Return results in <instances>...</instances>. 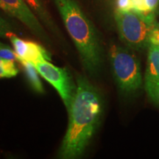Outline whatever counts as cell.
I'll use <instances>...</instances> for the list:
<instances>
[{
  "mask_svg": "<svg viewBox=\"0 0 159 159\" xmlns=\"http://www.w3.org/2000/svg\"><path fill=\"white\" fill-rule=\"evenodd\" d=\"M76 91L68 110V128L58 151L63 159H75L85 152L98 128L103 102L96 87L82 75L76 77Z\"/></svg>",
  "mask_w": 159,
  "mask_h": 159,
  "instance_id": "6da1fadb",
  "label": "cell"
},
{
  "mask_svg": "<svg viewBox=\"0 0 159 159\" xmlns=\"http://www.w3.org/2000/svg\"><path fill=\"white\" fill-rule=\"evenodd\" d=\"M65 27L89 74L96 75L102 64V47L97 32L76 0H53Z\"/></svg>",
  "mask_w": 159,
  "mask_h": 159,
  "instance_id": "7a4b0ae2",
  "label": "cell"
},
{
  "mask_svg": "<svg viewBox=\"0 0 159 159\" xmlns=\"http://www.w3.org/2000/svg\"><path fill=\"white\" fill-rule=\"evenodd\" d=\"M114 17L119 36L127 47L140 51L150 45V33L157 24L154 13L144 15L134 9L116 10Z\"/></svg>",
  "mask_w": 159,
  "mask_h": 159,
  "instance_id": "3957f363",
  "label": "cell"
},
{
  "mask_svg": "<svg viewBox=\"0 0 159 159\" xmlns=\"http://www.w3.org/2000/svg\"><path fill=\"white\" fill-rule=\"evenodd\" d=\"M113 76L123 94H134L142 85V75L139 59L128 49L113 44L109 49Z\"/></svg>",
  "mask_w": 159,
  "mask_h": 159,
  "instance_id": "277c9868",
  "label": "cell"
},
{
  "mask_svg": "<svg viewBox=\"0 0 159 159\" xmlns=\"http://www.w3.org/2000/svg\"><path fill=\"white\" fill-rule=\"evenodd\" d=\"M33 65L39 75L56 89L68 111L72 102L77 86L68 69L56 66L47 60L38 61Z\"/></svg>",
  "mask_w": 159,
  "mask_h": 159,
  "instance_id": "5b68a950",
  "label": "cell"
},
{
  "mask_svg": "<svg viewBox=\"0 0 159 159\" xmlns=\"http://www.w3.org/2000/svg\"><path fill=\"white\" fill-rule=\"evenodd\" d=\"M0 7L16 18L46 45L50 47L52 41L42 25L24 0H0Z\"/></svg>",
  "mask_w": 159,
  "mask_h": 159,
  "instance_id": "8992f818",
  "label": "cell"
},
{
  "mask_svg": "<svg viewBox=\"0 0 159 159\" xmlns=\"http://www.w3.org/2000/svg\"><path fill=\"white\" fill-rule=\"evenodd\" d=\"M7 39H10L13 45L19 62L27 61L34 63L38 61L51 60L48 52L36 42L21 39L14 33H9Z\"/></svg>",
  "mask_w": 159,
  "mask_h": 159,
  "instance_id": "52a82bcc",
  "label": "cell"
},
{
  "mask_svg": "<svg viewBox=\"0 0 159 159\" xmlns=\"http://www.w3.org/2000/svg\"><path fill=\"white\" fill-rule=\"evenodd\" d=\"M144 88L151 100L159 104V46H149Z\"/></svg>",
  "mask_w": 159,
  "mask_h": 159,
  "instance_id": "ba28073f",
  "label": "cell"
},
{
  "mask_svg": "<svg viewBox=\"0 0 159 159\" xmlns=\"http://www.w3.org/2000/svg\"><path fill=\"white\" fill-rule=\"evenodd\" d=\"M24 1L27 3L38 19L49 30V31H51L56 37L63 40L61 31L46 8L43 0H24Z\"/></svg>",
  "mask_w": 159,
  "mask_h": 159,
  "instance_id": "9c48e42d",
  "label": "cell"
},
{
  "mask_svg": "<svg viewBox=\"0 0 159 159\" xmlns=\"http://www.w3.org/2000/svg\"><path fill=\"white\" fill-rule=\"evenodd\" d=\"M19 63L22 65L25 77L32 89L39 94H43L44 89L39 77V73L33 63L27 61H19Z\"/></svg>",
  "mask_w": 159,
  "mask_h": 159,
  "instance_id": "30bf717a",
  "label": "cell"
},
{
  "mask_svg": "<svg viewBox=\"0 0 159 159\" xmlns=\"http://www.w3.org/2000/svg\"><path fill=\"white\" fill-rule=\"evenodd\" d=\"M14 61L0 57V79L11 78L16 76L19 69L16 66Z\"/></svg>",
  "mask_w": 159,
  "mask_h": 159,
  "instance_id": "8fae6325",
  "label": "cell"
},
{
  "mask_svg": "<svg viewBox=\"0 0 159 159\" xmlns=\"http://www.w3.org/2000/svg\"><path fill=\"white\" fill-rule=\"evenodd\" d=\"M10 33H14V29L8 21H6L0 15V37L3 39H7V35Z\"/></svg>",
  "mask_w": 159,
  "mask_h": 159,
  "instance_id": "7c38bea8",
  "label": "cell"
},
{
  "mask_svg": "<svg viewBox=\"0 0 159 159\" xmlns=\"http://www.w3.org/2000/svg\"><path fill=\"white\" fill-rule=\"evenodd\" d=\"M132 2L133 6H134L133 9L142 13V14L149 15L151 14V13H154L149 11L144 0H132Z\"/></svg>",
  "mask_w": 159,
  "mask_h": 159,
  "instance_id": "4fadbf2b",
  "label": "cell"
},
{
  "mask_svg": "<svg viewBox=\"0 0 159 159\" xmlns=\"http://www.w3.org/2000/svg\"><path fill=\"white\" fill-rule=\"evenodd\" d=\"M0 57L5 59L13 60V61L16 60L17 61V56L15 51L13 50L9 46L7 47H5V48L0 49Z\"/></svg>",
  "mask_w": 159,
  "mask_h": 159,
  "instance_id": "5bb4252c",
  "label": "cell"
},
{
  "mask_svg": "<svg viewBox=\"0 0 159 159\" xmlns=\"http://www.w3.org/2000/svg\"><path fill=\"white\" fill-rule=\"evenodd\" d=\"M116 7L121 11H128L134 8L132 0H116Z\"/></svg>",
  "mask_w": 159,
  "mask_h": 159,
  "instance_id": "9a60e30c",
  "label": "cell"
},
{
  "mask_svg": "<svg viewBox=\"0 0 159 159\" xmlns=\"http://www.w3.org/2000/svg\"><path fill=\"white\" fill-rule=\"evenodd\" d=\"M150 44L159 46V25L156 24V27L151 32L150 35Z\"/></svg>",
  "mask_w": 159,
  "mask_h": 159,
  "instance_id": "2e32d148",
  "label": "cell"
},
{
  "mask_svg": "<svg viewBox=\"0 0 159 159\" xmlns=\"http://www.w3.org/2000/svg\"><path fill=\"white\" fill-rule=\"evenodd\" d=\"M144 1L149 11L154 13L159 4V0H144Z\"/></svg>",
  "mask_w": 159,
  "mask_h": 159,
  "instance_id": "e0dca14e",
  "label": "cell"
},
{
  "mask_svg": "<svg viewBox=\"0 0 159 159\" xmlns=\"http://www.w3.org/2000/svg\"><path fill=\"white\" fill-rule=\"evenodd\" d=\"M8 47V46L6 45V44H5V43H2L1 41H0V49H2V48H5V47Z\"/></svg>",
  "mask_w": 159,
  "mask_h": 159,
  "instance_id": "ac0fdd59",
  "label": "cell"
},
{
  "mask_svg": "<svg viewBox=\"0 0 159 159\" xmlns=\"http://www.w3.org/2000/svg\"><path fill=\"white\" fill-rule=\"evenodd\" d=\"M158 25H159V23H158Z\"/></svg>",
  "mask_w": 159,
  "mask_h": 159,
  "instance_id": "d6986e66",
  "label": "cell"
}]
</instances>
